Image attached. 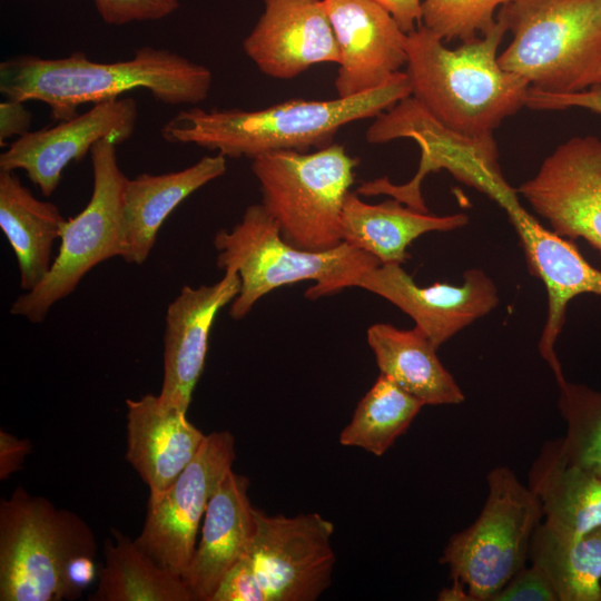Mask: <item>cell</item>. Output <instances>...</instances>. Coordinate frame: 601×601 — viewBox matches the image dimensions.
I'll list each match as a JSON object with an SVG mask.
<instances>
[{
    "instance_id": "7402d4cb",
    "label": "cell",
    "mask_w": 601,
    "mask_h": 601,
    "mask_svg": "<svg viewBox=\"0 0 601 601\" xmlns=\"http://www.w3.org/2000/svg\"><path fill=\"white\" fill-rule=\"evenodd\" d=\"M226 158L218 152L178 171L128 178L122 200V258L144 264L169 214L189 195L223 176Z\"/></svg>"
},
{
    "instance_id": "7c38bea8",
    "label": "cell",
    "mask_w": 601,
    "mask_h": 601,
    "mask_svg": "<svg viewBox=\"0 0 601 601\" xmlns=\"http://www.w3.org/2000/svg\"><path fill=\"white\" fill-rule=\"evenodd\" d=\"M236 459L229 431L207 434L199 451L173 484L149 492L136 544L158 564L180 575L196 549L207 504Z\"/></svg>"
},
{
    "instance_id": "484cf974",
    "label": "cell",
    "mask_w": 601,
    "mask_h": 601,
    "mask_svg": "<svg viewBox=\"0 0 601 601\" xmlns=\"http://www.w3.org/2000/svg\"><path fill=\"white\" fill-rule=\"evenodd\" d=\"M65 221L59 208L36 198L14 171L0 170V228L14 253L24 292L49 272Z\"/></svg>"
},
{
    "instance_id": "4dcf8cb0",
    "label": "cell",
    "mask_w": 601,
    "mask_h": 601,
    "mask_svg": "<svg viewBox=\"0 0 601 601\" xmlns=\"http://www.w3.org/2000/svg\"><path fill=\"white\" fill-rule=\"evenodd\" d=\"M513 0H424L422 24L444 42L484 36L495 23L497 8Z\"/></svg>"
},
{
    "instance_id": "1f68e13d",
    "label": "cell",
    "mask_w": 601,
    "mask_h": 601,
    "mask_svg": "<svg viewBox=\"0 0 601 601\" xmlns=\"http://www.w3.org/2000/svg\"><path fill=\"white\" fill-rule=\"evenodd\" d=\"M101 19L108 24L159 20L179 7L178 0H93Z\"/></svg>"
},
{
    "instance_id": "f546056e",
    "label": "cell",
    "mask_w": 601,
    "mask_h": 601,
    "mask_svg": "<svg viewBox=\"0 0 601 601\" xmlns=\"http://www.w3.org/2000/svg\"><path fill=\"white\" fill-rule=\"evenodd\" d=\"M558 386V406L566 423L563 454L572 465L601 477V391L566 380Z\"/></svg>"
},
{
    "instance_id": "d590c367",
    "label": "cell",
    "mask_w": 601,
    "mask_h": 601,
    "mask_svg": "<svg viewBox=\"0 0 601 601\" xmlns=\"http://www.w3.org/2000/svg\"><path fill=\"white\" fill-rule=\"evenodd\" d=\"M32 114L24 107V102L8 99L0 104V144L11 137H21L30 131Z\"/></svg>"
},
{
    "instance_id": "6da1fadb",
    "label": "cell",
    "mask_w": 601,
    "mask_h": 601,
    "mask_svg": "<svg viewBox=\"0 0 601 601\" xmlns=\"http://www.w3.org/2000/svg\"><path fill=\"white\" fill-rule=\"evenodd\" d=\"M411 95L407 73L400 71L383 86L351 97L289 99L257 110L193 107L174 116L160 132L168 142L191 144L230 158L308 152L332 145L343 126L375 118Z\"/></svg>"
},
{
    "instance_id": "5bb4252c",
    "label": "cell",
    "mask_w": 601,
    "mask_h": 601,
    "mask_svg": "<svg viewBox=\"0 0 601 601\" xmlns=\"http://www.w3.org/2000/svg\"><path fill=\"white\" fill-rule=\"evenodd\" d=\"M137 118L132 98L96 104L85 114L17 138L0 155V170H24L45 196H51L71 161L80 160L101 139L116 145L128 140Z\"/></svg>"
},
{
    "instance_id": "ac0fdd59",
    "label": "cell",
    "mask_w": 601,
    "mask_h": 601,
    "mask_svg": "<svg viewBox=\"0 0 601 601\" xmlns=\"http://www.w3.org/2000/svg\"><path fill=\"white\" fill-rule=\"evenodd\" d=\"M264 10L243 41L264 75L292 79L317 63H338L336 37L323 0H263Z\"/></svg>"
},
{
    "instance_id": "5b68a950",
    "label": "cell",
    "mask_w": 601,
    "mask_h": 601,
    "mask_svg": "<svg viewBox=\"0 0 601 601\" xmlns=\"http://www.w3.org/2000/svg\"><path fill=\"white\" fill-rule=\"evenodd\" d=\"M499 13L512 33L502 69L551 93L599 85L601 0H513Z\"/></svg>"
},
{
    "instance_id": "52a82bcc",
    "label": "cell",
    "mask_w": 601,
    "mask_h": 601,
    "mask_svg": "<svg viewBox=\"0 0 601 601\" xmlns=\"http://www.w3.org/2000/svg\"><path fill=\"white\" fill-rule=\"evenodd\" d=\"M358 161L336 142L313 152L280 150L252 159L260 204L285 240L314 252L343 243V207Z\"/></svg>"
},
{
    "instance_id": "277c9868",
    "label": "cell",
    "mask_w": 601,
    "mask_h": 601,
    "mask_svg": "<svg viewBox=\"0 0 601 601\" xmlns=\"http://www.w3.org/2000/svg\"><path fill=\"white\" fill-rule=\"evenodd\" d=\"M217 266L240 277V290L230 305L234 319L245 317L272 290L312 280L306 297L316 299L354 287L366 270L380 265L374 256L345 242L327 250H307L285 240L262 204L248 206L229 230L214 237Z\"/></svg>"
},
{
    "instance_id": "603a6c76",
    "label": "cell",
    "mask_w": 601,
    "mask_h": 601,
    "mask_svg": "<svg viewBox=\"0 0 601 601\" xmlns=\"http://www.w3.org/2000/svg\"><path fill=\"white\" fill-rule=\"evenodd\" d=\"M543 525L555 536L575 540L601 526V477L569 463L561 437L545 442L529 471Z\"/></svg>"
},
{
    "instance_id": "ffe728a7",
    "label": "cell",
    "mask_w": 601,
    "mask_h": 601,
    "mask_svg": "<svg viewBox=\"0 0 601 601\" xmlns=\"http://www.w3.org/2000/svg\"><path fill=\"white\" fill-rule=\"evenodd\" d=\"M248 487L249 480L231 469L207 504L200 541L181 574L193 601H211L224 577L247 550L255 526Z\"/></svg>"
},
{
    "instance_id": "d6986e66",
    "label": "cell",
    "mask_w": 601,
    "mask_h": 601,
    "mask_svg": "<svg viewBox=\"0 0 601 601\" xmlns=\"http://www.w3.org/2000/svg\"><path fill=\"white\" fill-rule=\"evenodd\" d=\"M224 272L214 284L184 286L166 311L164 373L158 396L162 403L185 412L204 370L214 321L240 290L239 275L233 269Z\"/></svg>"
},
{
    "instance_id": "8d00e7d4",
    "label": "cell",
    "mask_w": 601,
    "mask_h": 601,
    "mask_svg": "<svg viewBox=\"0 0 601 601\" xmlns=\"http://www.w3.org/2000/svg\"><path fill=\"white\" fill-rule=\"evenodd\" d=\"M31 451L28 439H19L3 430L0 431V480H7L22 467Z\"/></svg>"
},
{
    "instance_id": "f1b7e54d",
    "label": "cell",
    "mask_w": 601,
    "mask_h": 601,
    "mask_svg": "<svg viewBox=\"0 0 601 601\" xmlns=\"http://www.w3.org/2000/svg\"><path fill=\"white\" fill-rule=\"evenodd\" d=\"M424 403L380 374L358 402L339 443L382 456L404 434Z\"/></svg>"
},
{
    "instance_id": "74e56055",
    "label": "cell",
    "mask_w": 601,
    "mask_h": 601,
    "mask_svg": "<svg viewBox=\"0 0 601 601\" xmlns=\"http://www.w3.org/2000/svg\"><path fill=\"white\" fill-rule=\"evenodd\" d=\"M391 12L405 33L414 31L422 20L421 0H374Z\"/></svg>"
},
{
    "instance_id": "44dd1931",
    "label": "cell",
    "mask_w": 601,
    "mask_h": 601,
    "mask_svg": "<svg viewBox=\"0 0 601 601\" xmlns=\"http://www.w3.org/2000/svg\"><path fill=\"white\" fill-rule=\"evenodd\" d=\"M126 460L149 492L162 491L193 461L206 435L187 420V412L162 403L158 395L126 400Z\"/></svg>"
},
{
    "instance_id": "7a4b0ae2",
    "label": "cell",
    "mask_w": 601,
    "mask_h": 601,
    "mask_svg": "<svg viewBox=\"0 0 601 601\" xmlns=\"http://www.w3.org/2000/svg\"><path fill=\"white\" fill-rule=\"evenodd\" d=\"M207 67L167 49L141 47L131 59L96 62L83 52L62 58L23 55L0 63V91L8 99L46 104L59 121L77 116L85 104H99L136 89L171 106L196 105L210 91Z\"/></svg>"
},
{
    "instance_id": "4316f807",
    "label": "cell",
    "mask_w": 601,
    "mask_h": 601,
    "mask_svg": "<svg viewBox=\"0 0 601 601\" xmlns=\"http://www.w3.org/2000/svg\"><path fill=\"white\" fill-rule=\"evenodd\" d=\"M104 548L105 564L98 572L91 601H193L180 575L158 564L116 529Z\"/></svg>"
},
{
    "instance_id": "3957f363",
    "label": "cell",
    "mask_w": 601,
    "mask_h": 601,
    "mask_svg": "<svg viewBox=\"0 0 601 601\" xmlns=\"http://www.w3.org/2000/svg\"><path fill=\"white\" fill-rule=\"evenodd\" d=\"M508 31L497 13L482 37L456 49L420 24L407 33L406 73L412 95L441 125L467 138H484L525 106L530 83L501 68L497 48Z\"/></svg>"
},
{
    "instance_id": "4fadbf2b",
    "label": "cell",
    "mask_w": 601,
    "mask_h": 601,
    "mask_svg": "<svg viewBox=\"0 0 601 601\" xmlns=\"http://www.w3.org/2000/svg\"><path fill=\"white\" fill-rule=\"evenodd\" d=\"M516 193L552 231L582 238L601 255V139L578 136L559 145Z\"/></svg>"
},
{
    "instance_id": "2e32d148",
    "label": "cell",
    "mask_w": 601,
    "mask_h": 601,
    "mask_svg": "<svg viewBox=\"0 0 601 601\" xmlns=\"http://www.w3.org/2000/svg\"><path fill=\"white\" fill-rule=\"evenodd\" d=\"M509 216L523 248L530 273L548 290V315L539 341V351L556 380H565L554 345L560 336L568 304L578 295L601 296V270L591 266L564 237L544 228L520 204L516 190L497 203Z\"/></svg>"
},
{
    "instance_id": "9c48e42d",
    "label": "cell",
    "mask_w": 601,
    "mask_h": 601,
    "mask_svg": "<svg viewBox=\"0 0 601 601\" xmlns=\"http://www.w3.org/2000/svg\"><path fill=\"white\" fill-rule=\"evenodd\" d=\"M90 154L93 186L87 206L66 219L58 255L46 277L11 305V314L32 323L42 322L93 267L114 257L122 258V200L128 178L119 168L114 141H97Z\"/></svg>"
},
{
    "instance_id": "d4e9b609",
    "label": "cell",
    "mask_w": 601,
    "mask_h": 601,
    "mask_svg": "<svg viewBox=\"0 0 601 601\" xmlns=\"http://www.w3.org/2000/svg\"><path fill=\"white\" fill-rule=\"evenodd\" d=\"M367 343L380 374L424 405L460 404L464 394L437 357V347L417 326L401 329L387 323L368 327Z\"/></svg>"
},
{
    "instance_id": "e575fe53",
    "label": "cell",
    "mask_w": 601,
    "mask_h": 601,
    "mask_svg": "<svg viewBox=\"0 0 601 601\" xmlns=\"http://www.w3.org/2000/svg\"><path fill=\"white\" fill-rule=\"evenodd\" d=\"M211 601H263V594L243 558L224 577Z\"/></svg>"
},
{
    "instance_id": "8fae6325",
    "label": "cell",
    "mask_w": 601,
    "mask_h": 601,
    "mask_svg": "<svg viewBox=\"0 0 601 601\" xmlns=\"http://www.w3.org/2000/svg\"><path fill=\"white\" fill-rule=\"evenodd\" d=\"M245 554L263 601H314L332 582L334 524L318 513L268 515L254 508Z\"/></svg>"
},
{
    "instance_id": "f35d334b",
    "label": "cell",
    "mask_w": 601,
    "mask_h": 601,
    "mask_svg": "<svg viewBox=\"0 0 601 601\" xmlns=\"http://www.w3.org/2000/svg\"><path fill=\"white\" fill-rule=\"evenodd\" d=\"M601 83V67H600V71H599V85Z\"/></svg>"
},
{
    "instance_id": "ba28073f",
    "label": "cell",
    "mask_w": 601,
    "mask_h": 601,
    "mask_svg": "<svg viewBox=\"0 0 601 601\" xmlns=\"http://www.w3.org/2000/svg\"><path fill=\"white\" fill-rule=\"evenodd\" d=\"M486 482L479 516L450 538L440 559L471 601H491L526 565L533 533L543 518L535 494L508 466L491 470Z\"/></svg>"
},
{
    "instance_id": "cb8c5ba5",
    "label": "cell",
    "mask_w": 601,
    "mask_h": 601,
    "mask_svg": "<svg viewBox=\"0 0 601 601\" xmlns=\"http://www.w3.org/2000/svg\"><path fill=\"white\" fill-rule=\"evenodd\" d=\"M469 223L465 214L436 216L416 210L392 198L367 204L356 191L346 196L343 215V242L374 256L381 264H403L408 246L423 234L450 231Z\"/></svg>"
},
{
    "instance_id": "30bf717a",
    "label": "cell",
    "mask_w": 601,
    "mask_h": 601,
    "mask_svg": "<svg viewBox=\"0 0 601 601\" xmlns=\"http://www.w3.org/2000/svg\"><path fill=\"white\" fill-rule=\"evenodd\" d=\"M365 137L371 144L413 139L421 149V161L416 175L407 184L394 185L387 177L377 178L357 187L356 193L362 196L388 195L416 210L428 213L421 184L431 171L446 169L460 181L489 197L506 183L493 136L475 139L451 131L413 96L376 116Z\"/></svg>"
},
{
    "instance_id": "836d02e7",
    "label": "cell",
    "mask_w": 601,
    "mask_h": 601,
    "mask_svg": "<svg viewBox=\"0 0 601 601\" xmlns=\"http://www.w3.org/2000/svg\"><path fill=\"white\" fill-rule=\"evenodd\" d=\"M525 106L535 110H563L578 107L601 115V83L572 93H551L530 87Z\"/></svg>"
},
{
    "instance_id": "d6a6232c",
    "label": "cell",
    "mask_w": 601,
    "mask_h": 601,
    "mask_svg": "<svg viewBox=\"0 0 601 601\" xmlns=\"http://www.w3.org/2000/svg\"><path fill=\"white\" fill-rule=\"evenodd\" d=\"M491 601H558V597L544 571L532 563L516 572Z\"/></svg>"
},
{
    "instance_id": "83f0119b",
    "label": "cell",
    "mask_w": 601,
    "mask_h": 601,
    "mask_svg": "<svg viewBox=\"0 0 601 601\" xmlns=\"http://www.w3.org/2000/svg\"><path fill=\"white\" fill-rule=\"evenodd\" d=\"M529 559L548 575L558 601H601V526L565 540L540 523Z\"/></svg>"
},
{
    "instance_id": "e0dca14e",
    "label": "cell",
    "mask_w": 601,
    "mask_h": 601,
    "mask_svg": "<svg viewBox=\"0 0 601 601\" xmlns=\"http://www.w3.org/2000/svg\"><path fill=\"white\" fill-rule=\"evenodd\" d=\"M339 61L337 97H351L391 80L407 60V33L374 0H323Z\"/></svg>"
},
{
    "instance_id": "8992f818",
    "label": "cell",
    "mask_w": 601,
    "mask_h": 601,
    "mask_svg": "<svg viewBox=\"0 0 601 601\" xmlns=\"http://www.w3.org/2000/svg\"><path fill=\"white\" fill-rule=\"evenodd\" d=\"M97 553L95 533L77 513L19 486L0 501V600L78 599L69 571Z\"/></svg>"
},
{
    "instance_id": "9a60e30c",
    "label": "cell",
    "mask_w": 601,
    "mask_h": 601,
    "mask_svg": "<svg viewBox=\"0 0 601 601\" xmlns=\"http://www.w3.org/2000/svg\"><path fill=\"white\" fill-rule=\"evenodd\" d=\"M354 287L394 304L437 348L499 304L495 284L479 268L466 270L460 286L435 283L422 287L401 264H380L364 272Z\"/></svg>"
}]
</instances>
